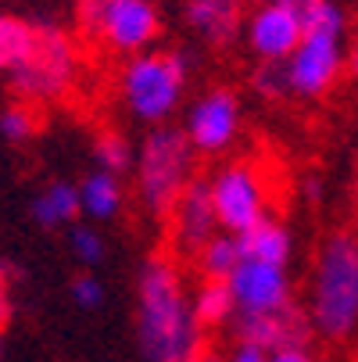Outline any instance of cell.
<instances>
[{"label": "cell", "mask_w": 358, "mask_h": 362, "mask_svg": "<svg viewBox=\"0 0 358 362\" xmlns=\"http://www.w3.org/2000/svg\"><path fill=\"white\" fill-rule=\"evenodd\" d=\"M136 298V344L147 362H190L201 355V323L169 262L155 258L143 266Z\"/></svg>", "instance_id": "6da1fadb"}, {"label": "cell", "mask_w": 358, "mask_h": 362, "mask_svg": "<svg viewBox=\"0 0 358 362\" xmlns=\"http://www.w3.org/2000/svg\"><path fill=\"white\" fill-rule=\"evenodd\" d=\"M312 320L326 337H347L358 327V237L333 233L316 262Z\"/></svg>", "instance_id": "7a4b0ae2"}, {"label": "cell", "mask_w": 358, "mask_h": 362, "mask_svg": "<svg viewBox=\"0 0 358 362\" xmlns=\"http://www.w3.org/2000/svg\"><path fill=\"white\" fill-rule=\"evenodd\" d=\"M186 86V58L176 50L165 54H136L122 72V97L136 119L143 122H165Z\"/></svg>", "instance_id": "3957f363"}, {"label": "cell", "mask_w": 358, "mask_h": 362, "mask_svg": "<svg viewBox=\"0 0 358 362\" xmlns=\"http://www.w3.org/2000/svg\"><path fill=\"white\" fill-rule=\"evenodd\" d=\"M190 136L186 129H155L140 147V197L150 212H172L190 183Z\"/></svg>", "instance_id": "277c9868"}, {"label": "cell", "mask_w": 358, "mask_h": 362, "mask_svg": "<svg viewBox=\"0 0 358 362\" xmlns=\"http://www.w3.org/2000/svg\"><path fill=\"white\" fill-rule=\"evenodd\" d=\"M76 72H79L76 43L61 29L40 25L29 58L22 65H15L8 72V79H11L15 93H22L29 100H54V97L68 93V86L76 83Z\"/></svg>", "instance_id": "5b68a950"}, {"label": "cell", "mask_w": 358, "mask_h": 362, "mask_svg": "<svg viewBox=\"0 0 358 362\" xmlns=\"http://www.w3.org/2000/svg\"><path fill=\"white\" fill-rule=\"evenodd\" d=\"M212 197L219 226L229 233H247L251 226H258L265 216V183L251 165H229L212 180Z\"/></svg>", "instance_id": "8992f818"}, {"label": "cell", "mask_w": 358, "mask_h": 362, "mask_svg": "<svg viewBox=\"0 0 358 362\" xmlns=\"http://www.w3.org/2000/svg\"><path fill=\"white\" fill-rule=\"evenodd\" d=\"M290 90L301 97H319L333 86L340 72V36L333 33H304L301 47L287 62Z\"/></svg>", "instance_id": "52a82bcc"}, {"label": "cell", "mask_w": 358, "mask_h": 362, "mask_svg": "<svg viewBox=\"0 0 358 362\" xmlns=\"http://www.w3.org/2000/svg\"><path fill=\"white\" fill-rule=\"evenodd\" d=\"M240 126V105L233 90H208L197 105L186 112V136L197 151H222L237 136Z\"/></svg>", "instance_id": "ba28073f"}, {"label": "cell", "mask_w": 358, "mask_h": 362, "mask_svg": "<svg viewBox=\"0 0 358 362\" xmlns=\"http://www.w3.org/2000/svg\"><path fill=\"white\" fill-rule=\"evenodd\" d=\"M240 313H269V308L290 305V280L287 266L258 262V258H244L237 273L226 280Z\"/></svg>", "instance_id": "9c48e42d"}, {"label": "cell", "mask_w": 358, "mask_h": 362, "mask_svg": "<svg viewBox=\"0 0 358 362\" xmlns=\"http://www.w3.org/2000/svg\"><path fill=\"white\" fill-rule=\"evenodd\" d=\"M247 40H251V50L262 62H290V54L304 40V18L273 0V4H265L251 15Z\"/></svg>", "instance_id": "30bf717a"}, {"label": "cell", "mask_w": 358, "mask_h": 362, "mask_svg": "<svg viewBox=\"0 0 358 362\" xmlns=\"http://www.w3.org/2000/svg\"><path fill=\"white\" fill-rule=\"evenodd\" d=\"M97 36L122 54H136L158 36V11L150 0H108Z\"/></svg>", "instance_id": "8fae6325"}, {"label": "cell", "mask_w": 358, "mask_h": 362, "mask_svg": "<svg viewBox=\"0 0 358 362\" xmlns=\"http://www.w3.org/2000/svg\"><path fill=\"white\" fill-rule=\"evenodd\" d=\"M219 226V212H215V197H212V183H186V190L179 194V201L172 204V233L176 244L183 251H201L215 237Z\"/></svg>", "instance_id": "7c38bea8"}, {"label": "cell", "mask_w": 358, "mask_h": 362, "mask_svg": "<svg viewBox=\"0 0 358 362\" xmlns=\"http://www.w3.org/2000/svg\"><path fill=\"white\" fill-rule=\"evenodd\" d=\"M237 337L262 344L265 351H280L304 344V320L294 305L269 308V313H237Z\"/></svg>", "instance_id": "4fadbf2b"}, {"label": "cell", "mask_w": 358, "mask_h": 362, "mask_svg": "<svg viewBox=\"0 0 358 362\" xmlns=\"http://www.w3.org/2000/svg\"><path fill=\"white\" fill-rule=\"evenodd\" d=\"M186 18L204 40L229 43L240 25V8H237V0H190Z\"/></svg>", "instance_id": "5bb4252c"}, {"label": "cell", "mask_w": 358, "mask_h": 362, "mask_svg": "<svg viewBox=\"0 0 358 362\" xmlns=\"http://www.w3.org/2000/svg\"><path fill=\"white\" fill-rule=\"evenodd\" d=\"M244 244V258H258V262H273V266H287L290 258V233L273 223L262 219L258 226H251L247 233H237Z\"/></svg>", "instance_id": "9a60e30c"}, {"label": "cell", "mask_w": 358, "mask_h": 362, "mask_svg": "<svg viewBox=\"0 0 358 362\" xmlns=\"http://www.w3.org/2000/svg\"><path fill=\"white\" fill-rule=\"evenodd\" d=\"M83 212V197H79V187L72 183H50L36 201H32V216L40 226H65L72 223L76 216Z\"/></svg>", "instance_id": "2e32d148"}, {"label": "cell", "mask_w": 358, "mask_h": 362, "mask_svg": "<svg viewBox=\"0 0 358 362\" xmlns=\"http://www.w3.org/2000/svg\"><path fill=\"white\" fill-rule=\"evenodd\" d=\"M79 197H83V212L97 223L115 219L119 209H122V187H119L115 173H108V169L86 176L83 187H79Z\"/></svg>", "instance_id": "e0dca14e"}, {"label": "cell", "mask_w": 358, "mask_h": 362, "mask_svg": "<svg viewBox=\"0 0 358 362\" xmlns=\"http://www.w3.org/2000/svg\"><path fill=\"white\" fill-rule=\"evenodd\" d=\"M197 255H201V269L208 280H229L237 273V266L244 262V244L237 233L226 230V233H215Z\"/></svg>", "instance_id": "ac0fdd59"}, {"label": "cell", "mask_w": 358, "mask_h": 362, "mask_svg": "<svg viewBox=\"0 0 358 362\" xmlns=\"http://www.w3.org/2000/svg\"><path fill=\"white\" fill-rule=\"evenodd\" d=\"M36 33L40 25L18 18V15H4L0 18V65H4V72H11L15 65H22L29 58V50L36 43Z\"/></svg>", "instance_id": "d6986e66"}, {"label": "cell", "mask_w": 358, "mask_h": 362, "mask_svg": "<svg viewBox=\"0 0 358 362\" xmlns=\"http://www.w3.org/2000/svg\"><path fill=\"white\" fill-rule=\"evenodd\" d=\"M233 313H240V308L226 280H208L193 298V316L201 327H222Z\"/></svg>", "instance_id": "ffe728a7"}, {"label": "cell", "mask_w": 358, "mask_h": 362, "mask_svg": "<svg viewBox=\"0 0 358 362\" xmlns=\"http://www.w3.org/2000/svg\"><path fill=\"white\" fill-rule=\"evenodd\" d=\"M93 158H97L100 169H108V173L119 176V173L129 165L133 151H129V144H126L119 133H105V136H97V144H93Z\"/></svg>", "instance_id": "44dd1931"}, {"label": "cell", "mask_w": 358, "mask_h": 362, "mask_svg": "<svg viewBox=\"0 0 358 362\" xmlns=\"http://www.w3.org/2000/svg\"><path fill=\"white\" fill-rule=\"evenodd\" d=\"M0 129H4V136L11 144L18 140H29L36 133V112L29 105H8L4 108V119H0Z\"/></svg>", "instance_id": "7402d4cb"}, {"label": "cell", "mask_w": 358, "mask_h": 362, "mask_svg": "<svg viewBox=\"0 0 358 362\" xmlns=\"http://www.w3.org/2000/svg\"><path fill=\"white\" fill-rule=\"evenodd\" d=\"M68 244H72V255L83 266H97L100 258H105V237H100L93 226H76Z\"/></svg>", "instance_id": "603a6c76"}, {"label": "cell", "mask_w": 358, "mask_h": 362, "mask_svg": "<svg viewBox=\"0 0 358 362\" xmlns=\"http://www.w3.org/2000/svg\"><path fill=\"white\" fill-rule=\"evenodd\" d=\"M304 33H344V11L333 4V0H319V4L304 15Z\"/></svg>", "instance_id": "cb8c5ba5"}, {"label": "cell", "mask_w": 358, "mask_h": 362, "mask_svg": "<svg viewBox=\"0 0 358 362\" xmlns=\"http://www.w3.org/2000/svg\"><path fill=\"white\" fill-rule=\"evenodd\" d=\"M254 90L262 97H283L290 90V72L283 62H265V69L254 72Z\"/></svg>", "instance_id": "d4e9b609"}, {"label": "cell", "mask_w": 358, "mask_h": 362, "mask_svg": "<svg viewBox=\"0 0 358 362\" xmlns=\"http://www.w3.org/2000/svg\"><path fill=\"white\" fill-rule=\"evenodd\" d=\"M72 298L83 308H100V301H105V284H100L97 276H76L72 280Z\"/></svg>", "instance_id": "484cf974"}, {"label": "cell", "mask_w": 358, "mask_h": 362, "mask_svg": "<svg viewBox=\"0 0 358 362\" xmlns=\"http://www.w3.org/2000/svg\"><path fill=\"white\" fill-rule=\"evenodd\" d=\"M269 355L273 351H265L262 344H254V341H237L229 362H269Z\"/></svg>", "instance_id": "4316f807"}, {"label": "cell", "mask_w": 358, "mask_h": 362, "mask_svg": "<svg viewBox=\"0 0 358 362\" xmlns=\"http://www.w3.org/2000/svg\"><path fill=\"white\" fill-rule=\"evenodd\" d=\"M269 362H312V355L304 351V344H290V348H280L269 355Z\"/></svg>", "instance_id": "83f0119b"}, {"label": "cell", "mask_w": 358, "mask_h": 362, "mask_svg": "<svg viewBox=\"0 0 358 362\" xmlns=\"http://www.w3.org/2000/svg\"><path fill=\"white\" fill-rule=\"evenodd\" d=\"M276 4H283V8H290V11H297V15L304 18V15L319 4V0H276Z\"/></svg>", "instance_id": "f1b7e54d"}, {"label": "cell", "mask_w": 358, "mask_h": 362, "mask_svg": "<svg viewBox=\"0 0 358 362\" xmlns=\"http://www.w3.org/2000/svg\"><path fill=\"white\" fill-rule=\"evenodd\" d=\"M347 65H351V76L358 79V43L351 47V58H347Z\"/></svg>", "instance_id": "f546056e"}, {"label": "cell", "mask_w": 358, "mask_h": 362, "mask_svg": "<svg viewBox=\"0 0 358 362\" xmlns=\"http://www.w3.org/2000/svg\"><path fill=\"white\" fill-rule=\"evenodd\" d=\"M190 362H222V358H219V355H212V351H201V355H197V358H190Z\"/></svg>", "instance_id": "4dcf8cb0"}]
</instances>
